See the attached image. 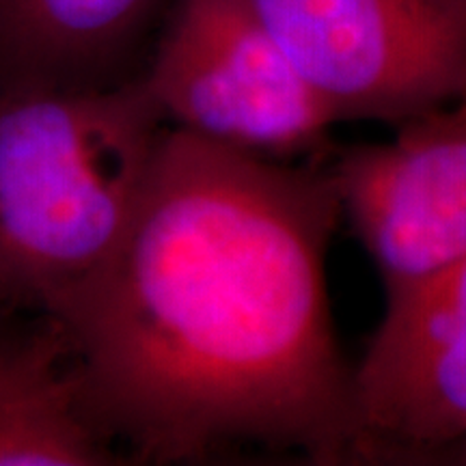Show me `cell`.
I'll list each match as a JSON object with an SVG mask.
<instances>
[{
    "label": "cell",
    "instance_id": "1",
    "mask_svg": "<svg viewBox=\"0 0 466 466\" xmlns=\"http://www.w3.org/2000/svg\"><path fill=\"white\" fill-rule=\"evenodd\" d=\"M339 218L322 158L167 126L115 255L48 313L97 432L158 462L255 447L352 464V367L326 294Z\"/></svg>",
    "mask_w": 466,
    "mask_h": 466
},
{
    "label": "cell",
    "instance_id": "2",
    "mask_svg": "<svg viewBox=\"0 0 466 466\" xmlns=\"http://www.w3.org/2000/svg\"><path fill=\"white\" fill-rule=\"evenodd\" d=\"M165 130L141 78L0 93V302L50 313L113 258Z\"/></svg>",
    "mask_w": 466,
    "mask_h": 466
},
{
    "label": "cell",
    "instance_id": "3",
    "mask_svg": "<svg viewBox=\"0 0 466 466\" xmlns=\"http://www.w3.org/2000/svg\"><path fill=\"white\" fill-rule=\"evenodd\" d=\"M335 124L466 97V0H244Z\"/></svg>",
    "mask_w": 466,
    "mask_h": 466
},
{
    "label": "cell",
    "instance_id": "4",
    "mask_svg": "<svg viewBox=\"0 0 466 466\" xmlns=\"http://www.w3.org/2000/svg\"><path fill=\"white\" fill-rule=\"evenodd\" d=\"M141 80L168 126L258 158H322L335 126L244 0H175Z\"/></svg>",
    "mask_w": 466,
    "mask_h": 466
},
{
    "label": "cell",
    "instance_id": "5",
    "mask_svg": "<svg viewBox=\"0 0 466 466\" xmlns=\"http://www.w3.org/2000/svg\"><path fill=\"white\" fill-rule=\"evenodd\" d=\"M330 160L341 217L398 299L466 255V97Z\"/></svg>",
    "mask_w": 466,
    "mask_h": 466
},
{
    "label": "cell",
    "instance_id": "6",
    "mask_svg": "<svg viewBox=\"0 0 466 466\" xmlns=\"http://www.w3.org/2000/svg\"><path fill=\"white\" fill-rule=\"evenodd\" d=\"M352 398V464L432 462L466 432V255L387 300Z\"/></svg>",
    "mask_w": 466,
    "mask_h": 466
},
{
    "label": "cell",
    "instance_id": "7",
    "mask_svg": "<svg viewBox=\"0 0 466 466\" xmlns=\"http://www.w3.org/2000/svg\"><path fill=\"white\" fill-rule=\"evenodd\" d=\"M108 445L55 324L39 341L0 350V466L106 464Z\"/></svg>",
    "mask_w": 466,
    "mask_h": 466
},
{
    "label": "cell",
    "instance_id": "8",
    "mask_svg": "<svg viewBox=\"0 0 466 466\" xmlns=\"http://www.w3.org/2000/svg\"><path fill=\"white\" fill-rule=\"evenodd\" d=\"M165 0H0V52L26 83L102 85ZM115 85V83H113Z\"/></svg>",
    "mask_w": 466,
    "mask_h": 466
},
{
    "label": "cell",
    "instance_id": "9",
    "mask_svg": "<svg viewBox=\"0 0 466 466\" xmlns=\"http://www.w3.org/2000/svg\"><path fill=\"white\" fill-rule=\"evenodd\" d=\"M436 462H456V464H466V432L447 445L445 450H441L432 458V464Z\"/></svg>",
    "mask_w": 466,
    "mask_h": 466
}]
</instances>
